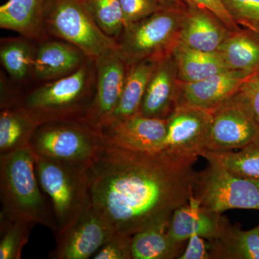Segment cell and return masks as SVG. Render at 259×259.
I'll return each instance as SVG.
<instances>
[{
  "label": "cell",
  "mask_w": 259,
  "mask_h": 259,
  "mask_svg": "<svg viewBox=\"0 0 259 259\" xmlns=\"http://www.w3.org/2000/svg\"><path fill=\"white\" fill-rule=\"evenodd\" d=\"M195 162L104 141L88 166L91 206L114 231L133 236L188 202Z\"/></svg>",
  "instance_id": "1"
},
{
  "label": "cell",
  "mask_w": 259,
  "mask_h": 259,
  "mask_svg": "<svg viewBox=\"0 0 259 259\" xmlns=\"http://www.w3.org/2000/svg\"><path fill=\"white\" fill-rule=\"evenodd\" d=\"M35 163L29 146L0 155V213L47 226L56 233L54 212L41 192Z\"/></svg>",
  "instance_id": "2"
},
{
  "label": "cell",
  "mask_w": 259,
  "mask_h": 259,
  "mask_svg": "<svg viewBox=\"0 0 259 259\" xmlns=\"http://www.w3.org/2000/svg\"><path fill=\"white\" fill-rule=\"evenodd\" d=\"M96 68L88 59L74 72L52 80L20 99L17 106L39 125L53 121L83 119L95 95Z\"/></svg>",
  "instance_id": "3"
},
{
  "label": "cell",
  "mask_w": 259,
  "mask_h": 259,
  "mask_svg": "<svg viewBox=\"0 0 259 259\" xmlns=\"http://www.w3.org/2000/svg\"><path fill=\"white\" fill-rule=\"evenodd\" d=\"M35 163L39 183L50 199L57 226L56 235L76 222L91 207L89 164L56 161L36 155Z\"/></svg>",
  "instance_id": "4"
},
{
  "label": "cell",
  "mask_w": 259,
  "mask_h": 259,
  "mask_svg": "<svg viewBox=\"0 0 259 259\" xmlns=\"http://www.w3.org/2000/svg\"><path fill=\"white\" fill-rule=\"evenodd\" d=\"M190 5L162 8L126 26L117 42L127 64L171 54L179 44Z\"/></svg>",
  "instance_id": "5"
},
{
  "label": "cell",
  "mask_w": 259,
  "mask_h": 259,
  "mask_svg": "<svg viewBox=\"0 0 259 259\" xmlns=\"http://www.w3.org/2000/svg\"><path fill=\"white\" fill-rule=\"evenodd\" d=\"M103 144L101 131L83 119H75L39 125L29 147L40 157L89 164Z\"/></svg>",
  "instance_id": "6"
},
{
  "label": "cell",
  "mask_w": 259,
  "mask_h": 259,
  "mask_svg": "<svg viewBox=\"0 0 259 259\" xmlns=\"http://www.w3.org/2000/svg\"><path fill=\"white\" fill-rule=\"evenodd\" d=\"M47 31L96 60L117 48L115 39L97 26L83 0H52L46 18Z\"/></svg>",
  "instance_id": "7"
},
{
  "label": "cell",
  "mask_w": 259,
  "mask_h": 259,
  "mask_svg": "<svg viewBox=\"0 0 259 259\" xmlns=\"http://www.w3.org/2000/svg\"><path fill=\"white\" fill-rule=\"evenodd\" d=\"M198 173L194 195L202 207L218 213L232 209H258L259 179L233 175L212 158Z\"/></svg>",
  "instance_id": "8"
},
{
  "label": "cell",
  "mask_w": 259,
  "mask_h": 259,
  "mask_svg": "<svg viewBox=\"0 0 259 259\" xmlns=\"http://www.w3.org/2000/svg\"><path fill=\"white\" fill-rule=\"evenodd\" d=\"M205 151L242 149L259 138V126L238 90L215 108Z\"/></svg>",
  "instance_id": "9"
},
{
  "label": "cell",
  "mask_w": 259,
  "mask_h": 259,
  "mask_svg": "<svg viewBox=\"0 0 259 259\" xmlns=\"http://www.w3.org/2000/svg\"><path fill=\"white\" fill-rule=\"evenodd\" d=\"M212 112L187 105H178L168 117L166 139L161 149L182 161H197L207 148Z\"/></svg>",
  "instance_id": "10"
},
{
  "label": "cell",
  "mask_w": 259,
  "mask_h": 259,
  "mask_svg": "<svg viewBox=\"0 0 259 259\" xmlns=\"http://www.w3.org/2000/svg\"><path fill=\"white\" fill-rule=\"evenodd\" d=\"M95 95L83 120L101 131L109 125L120 102L129 64L117 48L95 60Z\"/></svg>",
  "instance_id": "11"
},
{
  "label": "cell",
  "mask_w": 259,
  "mask_h": 259,
  "mask_svg": "<svg viewBox=\"0 0 259 259\" xmlns=\"http://www.w3.org/2000/svg\"><path fill=\"white\" fill-rule=\"evenodd\" d=\"M116 232L105 218L90 207L69 228L56 235V245L49 253L52 259H88Z\"/></svg>",
  "instance_id": "12"
},
{
  "label": "cell",
  "mask_w": 259,
  "mask_h": 259,
  "mask_svg": "<svg viewBox=\"0 0 259 259\" xmlns=\"http://www.w3.org/2000/svg\"><path fill=\"white\" fill-rule=\"evenodd\" d=\"M168 118L136 114L102 130L105 143L125 149L156 152L166 139Z\"/></svg>",
  "instance_id": "13"
},
{
  "label": "cell",
  "mask_w": 259,
  "mask_h": 259,
  "mask_svg": "<svg viewBox=\"0 0 259 259\" xmlns=\"http://www.w3.org/2000/svg\"><path fill=\"white\" fill-rule=\"evenodd\" d=\"M253 73L227 70L196 82L179 81L177 105L212 110L238 93Z\"/></svg>",
  "instance_id": "14"
},
{
  "label": "cell",
  "mask_w": 259,
  "mask_h": 259,
  "mask_svg": "<svg viewBox=\"0 0 259 259\" xmlns=\"http://www.w3.org/2000/svg\"><path fill=\"white\" fill-rule=\"evenodd\" d=\"M179 79L176 62L171 54L161 58L148 83L140 113L168 118L177 106Z\"/></svg>",
  "instance_id": "15"
},
{
  "label": "cell",
  "mask_w": 259,
  "mask_h": 259,
  "mask_svg": "<svg viewBox=\"0 0 259 259\" xmlns=\"http://www.w3.org/2000/svg\"><path fill=\"white\" fill-rule=\"evenodd\" d=\"M227 219L221 213L202 207L195 196L172 213L169 233L177 242H185L191 236L198 235L208 241L217 238Z\"/></svg>",
  "instance_id": "16"
},
{
  "label": "cell",
  "mask_w": 259,
  "mask_h": 259,
  "mask_svg": "<svg viewBox=\"0 0 259 259\" xmlns=\"http://www.w3.org/2000/svg\"><path fill=\"white\" fill-rule=\"evenodd\" d=\"M52 0H8L0 7V27L29 40L44 41L46 18Z\"/></svg>",
  "instance_id": "17"
},
{
  "label": "cell",
  "mask_w": 259,
  "mask_h": 259,
  "mask_svg": "<svg viewBox=\"0 0 259 259\" xmlns=\"http://www.w3.org/2000/svg\"><path fill=\"white\" fill-rule=\"evenodd\" d=\"M215 15L197 5H189L179 42L196 50L214 52L231 34Z\"/></svg>",
  "instance_id": "18"
},
{
  "label": "cell",
  "mask_w": 259,
  "mask_h": 259,
  "mask_svg": "<svg viewBox=\"0 0 259 259\" xmlns=\"http://www.w3.org/2000/svg\"><path fill=\"white\" fill-rule=\"evenodd\" d=\"M88 59L69 42L44 40L37 49L33 74L42 81L59 79L79 69Z\"/></svg>",
  "instance_id": "19"
},
{
  "label": "cell",
  "mask_w": 259,
  "mask_h": 259,
  "mask_svg": "<svg viewBox=\"0 0 259 259\" xmlns=\"http://www.w3.org/2000/svg\"><path fill=\"white\" fill-rule=\"evenodd\" d=\"M170 218L159 220L133 236V259L179 258L185 242H177L171 238Z\"/></svg>",
  "instance_id": "20"
},
{
  "label": "cell",
  "mask_w": 259,
  "mask_h": 259,
  "mask_svg": "<svg viewBox=\"0 0 259 259\" xmlns=\"http://www.w3.org/2000/svg\"><path fill=\"white\" fill-rule=\"evenodd\" d=\"M163 57L147 58L129 64L120 102L108 125L140 113L141 102L148 83L158 62Z\"/></svg>",
  "instance_id": "21"
},
{
  "label": "cell",
  "mask_w": 259,
  "mask_h": 259,
  "mask_svg": "<svg viewBox=\"0 0 259 259\" xmlns=\"http://www.w3.org/2000/svg\"><path fill=\"white\" fill-rule=\"evenodd\" d=\"M211 258L259 259V225L242 231L227 221L217 238L209 241Z\"/></svg>",
  "instance_id": "22"
},
{
  "label": "cell",
  "mask_w": 259,
  "mask_h": 259,
  "mask_svg": "<svg viewBox=\"0 0 259 259\" xmlns=\"http://www.w3.org/2000/svg\"><path fill=\"white\" fill-rule=\"evenodd\" d=\"M172 55L176 62L180 82H196L230 70L216 51L204 52L179 42L174 48Z\"/></svg>",
  "instance_id": "23"
},
{
  "label": "cell",
  "mask_w": 259,
  "mask_h": 259,
  "mask_svg": "<svg viewBox=\"0 0 259 259\" xmlns=\"http://www.w3.org/2000/svg\"><path fill=\"white\" fill-rule=\"evenodd\" d=\"M216 52L227 67L254 72L259 69V39L250 32H231Z\"/></svg>",
  "instance_id": "24"
},
{
  "label": "cell",
  "mask_w": 259,
  "mask_h": 259,
  "mask_svg": "<svg viewBox=\"0 0 259 259\" xmlns=\"http://www.w3.org/2000/svg\"><path fill=\"white\" fill-rule=\"evenodd\" d=\"M38 126L36 121L18 107L3 109L0 113V155L28 147Z\"/></svg>",
  "instance_id": "25"
},
{
  "label": "cell",
  "mask_w": 259,
  "mask_h": 259,
  "mask_svg": "<svg viewBox=\"0 0 259 259\" xmlns=\"http://www.w3.org/2000/svg\"><path fill=\"white\" fill-rule=\"evenodd\" d=\"M37 49L25 37L1 40L0 61L8 74L17 81L26 79L33 73Z\"/></svg>",
  "instance_id": "26"
},
{
  "label": "cell",
  "mask_w": 259,
  "mask_h": 259,
  "mask_svg": "<svg viewBox=\"0 0 259 259\" xmlns=\"http://www.w3.org/2000/svg\"><path fill=\"white\" fill-rule=\"evenodd\" d=\"M35 223L0 213V259H20Z\"/></svg>",
  "instance_id": "27"
},
{
  "label": "cell",
  "mask_w": 259,
  "mask_h": 259,
  "mask_svg": "<svg viewBox=\"0 0 259 259\" xmlns=\"http://www.w3.org/2000/svg\"><path fill=\"white\" fill-rule=\"evenodd\" d=\"M202 156L218 161L237 176L259 179V138L236 152L204 151Z\"/></svg>",
  "instance_id": "28"
},
{
  "label": "cell",
  "mask_w": 259,
  "mask_h": 259,
  "mask_svg": "<svg viewBox=\"0 0 259 259\" xmlns=\"http://www.w3.org/2000/svg\"><path fill=\"white\" fill-rule=\"evenodd\" d=\"M97 26L109 37L119 38L125 29L120 0H83Z\"/></svg>",
  "instance_id": "29"
},
{
  "label": "cell",
  "mask_w": 259,
  "mask_h": 259,
  "mask_svg": "<svg viewBox=\"0 0 259 259\" xmlns=\"http://www.w3.org/2000/svg\"><path fill=\"white\" fill-rule=\"evenodd\" d=\"M238 26L259 39V0H221Z\"/></svg>",
  "instance_id": "30"
},
{
  "label": "cell",
  "mask_w": 259,
  "mask_h": 259,
  "mask_svg": "<svg viewBox=\"0 0 259 259\" xmlns=\"http://www.w3.org/2000/svg\"><path fill=\"white\" fill-rule=\"evenodd\" d=\"M132 236L116 232L98 251L94 259H132Z\"/></svg>",
  "instance_id": "31"
},
{
  "label": "cell",
  "mask_w": 259,
  "mask_h": 259,
  "mask_svg": "<svg viewBox=\"0 0 259 259\" xmlns=\"http://www.w3.org/2000/svg\"><path fill=\"white\" fill-rule=\"evenodd\" d=\"M125 28L163 8L158 0H120Z\"/></svg>",
  "instance_id": "32"
},
{
  "label": "cell",
  "mask_w": 259,
  "mask_h": 259,
  "mask_svg": "<svg viewBox=\"0 0 259 259\" xmlns=\"http://www.w3.org/2000/svg\"><path fill=\"white\" fill-rule=\"evenodd\" d=\"M259 126V69L250 75L239 90Z\"/></svg>",
  "instance_id": "33"
},
{
  "label": "cell",
  "mask_w": 259,
  "mask_h": 259,
  "mask_svg": "<svg viewBox=\"0 0 259 259\" xmlns=\"http://www.w3.org/2000/svg\"><path fill=\"white\" fill-rule=\"evenodd\" d=\"M190 4L197 5L199 8H204L215 15L230 31H240L241 28L238 26L227 11L221 0H188Z\"/></svg>",
  "instance_id": "34"
},
{
  "label": "cell",
  "mask_w": 259,
  "mask_h": 259,
  "mask_svg": "<svg viewBox=\"0 0 259 259\" xmlns=\"http://www.w3.org/2000/svg\"><path fill=\"white\" fill-rule=\"evenodd\" d=\"M209 245H206L204 238L194 235L189 238L187 248L179 259H210Z\"/></svg>",
  "instance_id": "35"
},
{
  "label": "cell",
  "mask_w": 259,
  "mask_h": 259,
  "mask_svg": "<svg viewBox=\"0 0 259 259\" xmlns=\"http://www.w3.org/2000/svg\"><path fill=\"white\" fill-rule=\"evenodd\" d=\"M158 1L163 8L185 6V5L190 4L188 0H158Z\"/></svg>",
  "instance_id": "36"
}]
</instances>
